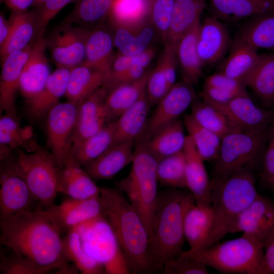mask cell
Returning <instances> with one entry per match:
<instances>
[{
  "label": "cell",
  "mask_w": 274,
  "mask_h": 274,
  "mask_svg": "<svg viewBox=\"0 0 274 274\" xmlns=\"http://www.w3.org/2000/svg\"><path fill=\"white\" fill-rule=\"evenodd\" d=\"M116 0H78L65 20L89 29L103 25Z\"/></svg>",
  "instance_id": "39"
},
{
  "label": "cell",
  "mask_w": 274,
  "mask_h": 274,
  "mask_svg": "<svg viewBox=\"0 0 274 274\" xmlns=\"http://www.w3.org/2000/svg\"><path fill=\"white\" fill-rule=\"evenodd\" d=\"M10 31V24L1 12L0 14V46L7 40Z\"/></svg>",
  "instance_id": "58"
},
{
  "label": "cell",
  "mask_w": 274,
  "mask_h": 274,
  "mask_svg": "<svg viewBox=\"0 0 274 274\" xmlns=\"http://www.w3.org/2000/svg\"><path fill=\"white\" fill-rule=\"evenodd\" d=\"M214 223V213L211 205L195 204L187 212L184 222L185 240L190 252L205 249Z\"/></svg>",
  "instance_id": "26"
},
{
  "label": "cell",
  "mask_w": 274,
  "mask_h": 274,
  "mask_svg": "<svg viewBox=\"0 0 274 274\" xmlns=\"http://www.w3.org/2000/svg\"><path fill=\"white\" fill-rule=\"evenodd\" d=\"M183 121L179 119L145 141L151 152L158 161L183 150L186 136Z\"/></svg>",
  "instance_id": "40"
},
{
  "label": "cell",
  "mask_w": 274,
  "mask_h": 274,
  "mask_svg": "<svg viewBox=\"0 0 274 274\" xmlns=\"http://www.w3.org/2000/svg\"><path fill=\"white\" fill-rule=\"evenodd\" d=\"M208 1L212 15L220 20H235L274 10V2L268 0Z\"/></svg>",
  "instance_id": "32"
},
{
  "label": "cell",
  "mask_w": 274,
  "mask_h": 274,
  "mask_svg": "<svg viewBox=\"0 0 274 274\" xmlns=\"http://www.w3.org/2000/svg\"><path fill=\"white\" fill-rule=\"evenodd\" d=\"M206 101L222 111L242 131L266 129L272 118L271 112L258 107L248 95L238 96L224 104Z\"/></svg>",
  "instance_id": "16"
},
{
  "label": "cell",
  "mask_w": 274,
  "mask_h": 274,
  "mask_svg": "<svg viewBox=\"0 0 274 274\" xmlns=\"http://www.w3.org/2000/svg\"><path fill=\"white\" fill-rule=\"evenodd\" d=\"M10 31L5 43L0 46L3 61L12 53L25 48L37 39L38 21L35 9L25 11H11L9 18Z\"/></svg>",
  "instance_id": "21"
},
{
  "label": "cell",
  "mask_w": 274,
  "mask_h": 274,
  "mask_svg": "<svg viewBox=\"0 0 274 274\" xmlns=\"http://www.w3.org/2000/svg\"><path fill=\"white\" fill-rule=\"evenodd\" d=\"M152 70L148 69L140 79L119 85L109 92L106 105L111 121L116 120L141 97L146 91Z\"/></svg>",
  "instance_id": "36"
},
{
  "label": "cell",
  "mask_w": 274,
  "mask_h": 274,
  "mask_svg": "<svg viewBox=\"0 0 274 274\" xmlns=\"http://www.w3.org/2000/svg\"><path fill=\"white\" fill-rule=\"evenodd\" d=\"M91 30L65 20L46 38L47 48L58 67L71 69L84 62Z\"/></svg>",
  "instance_id": "10"
},
{
  "label": "cell",
  "mask_w": 274,
  "mask_h": 274,
  "mask_svg": "<svg viewBox=\"0 0 274 274\" xmlns=\"http://www.w3.org/2000/svg\"><path fill=\"white\" fill-rule=\"evenodd\" d=\"M1 162V169L16 174L25 181L43 210L55 204L61 169L51 152L42 147L32 152L17 149L14 158L10 156Z\"/></svg>",
  "instance_id": "6"
},
{
  "label": "cell",
  "mask_w": 274,
  "mask_h": 274,
  "mask_svg": "<svg viewBox=\"0 0 274 274\" xmlns=\"http://www.w3.org/2000/svg\"><path fill=\"white\" fill-rule=\"evenodd\" d=\"M47 0H35L31 7L38 8L42 5Z\"/></svg>",
  "instance_id": "59"
},
{
  "label": "cell",
  "mask_w": 274,
  "mask_h": 274,
  "mask_svg": "<svg viewBox=\"0 0 274 274\" xmlns=\"http://www.w3.org/2000/svg\"><path fill=\"white\" fill-rule=\"evenodd\" d=\"M243 232L263 243L274 232V202L258 195L239 215L230 233Z\"/></svg>",
  "instance_id": "12"
},
{
  "label": "cell",
  "mask_w": 274,
  "mask_h": 274,
  "mask_svg": "<svg viewBox=\"0 0 274 274\" xmlns=\"http://www.w3.org/2000/svg\"><path fill=\"white\" fill-rule=\"evenodd\" d=\"M245 85L266 107L274 105V52L260 54L257 66Z\"/></svg>",
  "instance_id": "37"
},
{
  "label": "cell",
  "mask_w": 274,
  "mask_h": 274,
  "mask_svg": "<svg viewBox=\"0 0 274 274\" xmlns=\"http://www.w3.org/2000/svg\"><path fill=\"white\" fill-rule=\"evenodd\" d=\"M157 173L158 182L161 186L188 190L183 150L158 161Z\"/></svg>",
  "instance_id": "45"
},
{
  "label": "cell",
  "mask_w": 274,
  "mask_h": 274,
  "mask_svg": "<svg viewBox=\"0 0 274 274\" xmlns=\"http://www.w3.org/2000/svg\"><path fill=\"white\" fill-rule=\"evenodd\" d=\"M63 253L82 273L96 274L105 271L104 264L89 255L85 250L81 235L76 228L68 231L63 238Z\"/></svg>",
  "instance_id": "42"
},
{
  "label": "cell",
  "mask_w": 274,
  "mask_h": 274,
  "mask_svg": "<svg viewBox=\"0 0 274 274\" xmlns=\"http://www.w3.org/2000/svg\"><path fill=\"white\" fill-rule=\"evenodd\" d=\"M261 274H274V232L264 243Z\"/></svg>",
  "instance_id": "56"
},
{
  "label": "cell",
  "mask_w": 274,
  "mask_h": 274,
  "mask_svg": "<svg viewBox=\"0 0 274 274\" xmlns=\"http://www.w3.org/2000/svg\"><path fill=\"white\" fill-rule=\"evenodd\" d=\"M1 220L18 213L32 211L37 199L25 181L18 175L1 169Z\"/></svg>",
  "instance_id": "18"
},
{
  "label": "cell",
  "mask_w": 274,
  "mask_h": 274,
  "mask_svg": "<svg viewBox=\"0 0 274 274\" xmlns=\"http://www.w3.org/2000/svg\"><path fill=\"white\" fill-rule=\"evenodd\" d=\"M188 190L193 195L196 204L211 205L210 184L204 160L190 137L186 136L183 149Z\"/></svg>",
  "instance_id": "24"
},
{
  "label": "cell",
  "mask_w": 274,
  "mask_h": 274,
  "mask_svg": "<svg viewBox=\"0 0 274 274\" xmlns=\"http://www.w3.org/2000/svg\"><path fill=\"white\" fill-rule=\"evenodd\" d=\"M169 89L165 73L158 60L156 66L152 70L146 85V91L151 106L156 105Z\"/></svg>",
  "instance_id": "50"
},
{
  "label": "cell",
  "mask_w": 274,
  "mask_h": 274,
  "mask_svg": "<svg viewBox=\"0 0 274 274\" xmlns=\"http://www.w3.org/2000/svg\"><path fill=\"white\" fill-rule=\"evenodd\" d=\"M231 44L229 32L219 19L212 15L205 18L197 41L198 54L203 65L220 61Z\"/></svg>",
  "instance_id": "17"
},
{
  "label": "cell",
  "mask_w": 274,
  "mask_h": 274,
  "mask_svg": "<svg viewBox=\"0 0 274 274\" xmlns=\"http://www.w3.org/2000/svg\"><path fill=\"white\" fill-rule=\"evenodd\" d=\"M113 35L104 25L91 29L86 45L85 58L82 63L100 73L104 77L105 86L112 74L115 54Z\"/></svg>",
  "instance_id": "20"
},
{
  "label": "cell",
  "mask_w": 274,
  "mask_h": 274,
  "mask_svg": "<svg viewBox=\"0 0 274 274\" xmlns=\"http://www.w3.org/2000/svg\"><path fill=\"white\" fill-rule=\"evenodd\" d=\"M251 168L214 177L211 181L210 204L214 223L205 249L230 233L239 215L259 195Z\"/></svg>",
  "instance_id": "4"
},
{
  "label": "cell",
  "mask_w": 274,
  "mask_h": 274,
  "mask_svg": "<svg viewBox=\"0 0 274 274\" xmlns=\"http://www.w3.org/2000/svg\"><path fill=\"white\" fill-rule=\"evenodd\" d=\"M74 0H47L42 5L35 8L38 21L37 39L44 37L47 26L52 18L65 6Z\"/></svg>",
  "instance_id": "51"
},
{
  "label": "cell",
  "mask_w": 274,
  "mask_h": 274,
  "mask_svg": "<svg viewBox=\"0 0 274 274\" xmlns=\"http://www.w3.org/2000/svg\"><path fill=\"white\" fill-rule=\"evenodd\" d=\"M195 203L189 190L167 188L158 191L150 237V261L154 272L162 271L167 260L183 251L185 215Z\"/></svg>",
  "instance_id": "3"
},
{
  "label": "cell",
  "mask_w": 274,
  "mask_h": 274,
  "mask_svg": "<svg viewBox=\"0 0 274 274\" xmlns=\"http://www.w3.org/2000/svg\"><path fill=\"white\" fill-rule=\"evenodd\" d=\"M235 39L257 50H274V10L251 17L240 29Z\"/></svg>",
  "instance_id": "34"
},
{
  "label": "cell",
  "mask_w": 274,
  "mask_h": 274,
  "mask_svg": "<svg viewBox=\"0 0 274 274\" xmlns=\"http://www.w3.org/2000/svg\"><path fill=\"white\" fill-rule=\"evenodd\" d=\"M206 6V0H175L165 42L177 44L180 39L200 20Z\"/></svg>",
  "instance_id": "35"
},
{
  "label": "cell",
  "mask_w": 274,
  "mask_h": 274,
  "mask_svg": "<svg viewBox=\"0 0 274 274\" xmlns=\"http://www.w3.org/2000/svg\"><path fill=\"white\" fill-rule=\"evenodd\" d=\"M114 30V46L123 55L140 54L150 47L156 30L151 23L140 29L132 30L123 27L112 29Z\"/></svg>",
  "instance_id": "43"
},
{
  "label": "cell",
  "mask_w": 274,
  "mask_h": 274,
  "mask_svg": "<svg viewBox=\"0 0 274 274\" xmlns=\"http://www.w3.org/2000/svg\"><path fill=\"white\" fill-rule=\"evenodd\" d=\"M4 0H0L1 3H4Z\"/></svg>",
  "instance_id": "60"
},
{
  "label": "cell",
  "mask_w": 274,
  "mask_h": 274,
  "mask_svg": "<svg viewBox=\"0 0 274 274\" xmlns=\"http://www.w3.org/2000/svg\"><path fill=\"white\" fill-rule=\"evenodd\" d=\"M78 108L69 101L59 102L46 115L47 144L60 169L72 154Z\"/></svg>",
  "instance_id": "9"
},
{
  "label": "cell",
  "mask_w": 274,
  "mask_h": 274,
  "mask_svg": "<svg viewBox=\"0 0 274 274\" xmlns=\"http://www.w3.org/2000/svg\"><path fill=\"white\" fill-rule=\"evenodd\" d=\"M58 193L73 198L87 199L99 197V188L71 154L61 169Z\"/></svg>",
  "instance_id": "25"
},
{
  "label": "cell",
  "mask_w": 274,
  "mask_h": 274,
  "mask_svg": "<svg viewBox=\"0 0 274 274\" xmlns=\"http://www.w3.org/2000/svg\"><path fill=\"white\" fill-rule=\"evenodd\" d=\"M196 97L193 85L183 81L176 83L156 104L142 134L138 139L148 141L161 129L178 120Z\"/></svg>",
  "instance_id": "11"
},
{
  "label": "cell",
  "mask_w": 274,
  "mask_h": 274,
  "mask_svg": "<svg viewBox=\"0 0 274 274\" xmlns=\"http://www.w3.org/2000/svg\"><path fill=\"white\" fill-rule=\"evenodd\" d=\"M185 129L204 161L215 160L219 153L222 138L199 124L189 114L184 116Z\"/></svg>",
  "instance_id": "44"
},
{
  "label": "cell",
  "mask_w": 274,
  "mask_h": 274,
  "mask_svg": "<svg viewBox=\"0 0 274 274\" xmlns=\"http://www.w3.org/2000/svg\"><path fill=\"white\" fill-rule=\"evenodd\" d=\"M155 54V49L151 46L144 52L135 55H123L118 52L114 56L111 76L133 66H139L147 68Z\"/></svg>",
  "instance_id": "49"
},
{
  "label": "cell",
  "mask_w": 274,
  "mask_h": 274,
  "mask_svg": "<svg viewBox=\"0 0 274 274\" xmlns=\"http://www.w3.org/2000/svg\"><path fill=\"white\" fill-rule=\"evenodd\" d=\"M175 0H149V20L164 43L167 39Z\"/></svg>",
  "instance_id": "47"
},
{
  "label": "cell",
  "mask_w": 274,
  "mask_h": 274,
  "mask_svg": "<svg viewBox=\"0 0 274 274\" xmlns=\"http://www.w3.org/2000/svg\"><path fill=\"white\" fill-rule=\"evenodd\" d=\"M133 142L112 145L97 158L84 166V170L94 180H109L131 163L134 152Z\"/></svg>",
  "instance_id": "22"
},
{
  "label": "cell",
  "mask_w": 274,
  "mask_h": 274,
  "mask_svg": "<svg viewBox=\"0 0 274 274\" xmlns=\"http://www.w3.org/2000/svg\"><path fill=\"white\" fill-rule=\"evenodd\" d=\"M70 70L57 67L51 74L40 93L28 104V112L31 118L38 119L46 116L65 95Z\"/></svg>",
  "instance_id": "28"
},
{
  "label": "cell",
  "mask_w": 274,
  "mask_h": 274,
  "mask_svg": "<svg viewBox=\"0 0 274 274\" xmlns=\"http://www.w3.org/2000/svg\"><path fill=\"white\" fill-rule=\"evenodd\" d=\"M230 52L220 67L219 72L245 84V82L257 66L260 58L257 50L234 39Z\"/></svg>",
  "instance_id": "31"
},
{
  "label": "cell",
  "mask_w": 274,
  "mask_h": 274,
  "mask_svg": "<svg viewBox=\"0 0 274 274\" xmlns=\"http://www.w3.org/2000/svg\"><path fill=\"white\" fill-rule=\"evenodd\" d=\"M99 188L103 215L108 219L127 268L135 274L154 273L150 236L141 216L116 187Z\"/></svg>",
  "instance_id": "2"
},
{
  "label": "cell",
  "mask_w": 274,
  "mask_h": 274,
  "mask_svg": "<svg viewBox=\"0 0 274 274\" xmlns=\"http://www.w3.org/2000/svg\"><path fill=\"white\" fill-rule=\"evenodd\" d=\"M200 24L199 20L180 39L176 46L182 81L192 85L197 83L202 74L203 64L199 58L197 49Z\"/></svg>",
  "instance_id": "29"
},
{
  "label": "cell",
  "mask_w": 274,
  "mask_h": 274,
  "mask_svg": "<svg viewBox=\"0 0 274 274\" xmlns=\"http://www.w3.org/2000/svg\"><path fill=\"white\" fill-rule=\"evenodd\" d=\"M107 21L112 29H140L150 23L149 0H116Z\"/></svg>",
  "instance_id": "30"
},
{
  "label": "cell",
  "mask_w": 274,
  "mask_h": 274,
  "mask_svg": "<svg viewBox=\"0 0 274 274\" xmlns=\"http://www.w3.org/2000/svg\"><path fill=\"white\" fill-rule=\"evenodd\" d=\"M35 0H4L6 6L13 11H25L32 7Z\"/></svg>",
  "instance_id": "57"
},
{
  "label": "cell",
  "mask_w": 274,
  "mask_h": 274,
  "mask_svg": "<svg viewBox=\"0 0 274 274\" xmlns=\"http://www.w3.org/2000/svg\"><path fill=\"white\" fill-rule=\"evenodd\" d=\"M190 115L199 124L221 138L233 132L242 131L222 111L203 99L194 100Z\"/></svg>",
  "instance_id": "41"
},
{
  "label": "cell",
  "mask_w": 274,
  "mask_h": 274,
  "mask_svg": "<svg viewBox=\"0 0 274 274\" xmlns=\"http://www.w3.org/2000/svg\"><path fill=\"white\" fill-rule=\"evenodd\" d=\"M151 106L145 91L135 104L115 120L116 128L113 145L135 142L145 129Z\"/></svg>",
  "instance_id": "27"
},
{
  "label": "cell",
  "mask_w": 274,
  "mask_h": 274,
  "mask_svg": "<svg viewBox=\"0 0 274 274\" xmlns=\"http://www.w3.org/2000/svg\"><path fill=\"white\" fill-rule=\"evenodd\" d=\"M115 120L108 122L100 130L72 146V154L81 166L87 165L108 149L114 141Z\"/></svg>",
  "instance_id": "38"
},
{
  "label": "cell",
  "mask_w": 274,
  "mask_h": 274,
  "mask_svg": "<svg viewBox=\"0 0 274 274\" xmlns=\"http://www.w3.org/2000/svg\"><path fill=\"white\" fill-rule=\"evenodd\" d=\"M1 161L10 156L13 149L32 152L41 146L34 139L31 126L21 127L17 115L5 113L0 118Z\"/></svg>",
  "instance_id": "23"
},
{
  "label": "cell",
  "mask_w": 274,
  "mask_h": 274,
  "mask_svg": "<svg viewBox=\"0 0 274 274\" xmlns=\"http://www.w3.org/2000/svg\"><path fill=\"white\" fill-rule=\"evenodd\" d=\"M207 267L195 255L183 251L167 260L162 271L166 274H208Z\"/></svg>",
  "instance_id": "48"
},
{
  "label": "cell",
  "mask_w": 274,
  "mask_h": 274,
  "mask_svg": "<svg viewBox=\"0 0 274 274\" xmlns=\"http://www.w3.org/2000/svg\"><path fill=\"white\" fill-rule=\"evenodd\" d=\"M269 136L268 128L255 132H233L224 136L215 160L214 177L252 168L263 156Z\"/></svg>",
  "instance_id": "8"
},
{
  "label": "cell",
  "mask_w": 274,
  "mask_h": 274,
  "mask_svg": "<svg viewBox=\"0 0 274 274\" xmlns=\"http://www.w3.org/2000/svg\"><path fill=\"white\" fill-rule=\"evenodd\" d=\"M158 160L145 140L134 144V157L128 176L116 183L141 216L150 237L153 213L157 197Z\"/></svg>",
  "instance_id": "5"
},
{
  "label": "cell",
  "mask_w": 274,
  "mask_h": 274,
  "mask_svg": "<svg viewBox=\"0 0 274 274\" xmlns=\"http://www.w3.org/2000/svg\"><path fill=\"white\" fill-rule=\"evenodd\" d=\"M61 232L43 210L21 212L1 220V244L44 266H56L60 273H77L63 253Z\"/></svg>",
  "instance_id": "1"
},
{
  "label": "cell",
  "mask_w": 274,
  "mask_h": 274,
  "mask_svg": "<svg viewBox=\"0 0 274 274\" xmlns=\"http://www.w3.org/2000/svg\"><path fill=\"white\" fill-rule=\"evenodd\" d=\"M164 45V48L158 60L161 64L168 86L170 89L176 83V71L178 63L176 53L177 44L165 42Z\"/></svg>",
  "instance_id": "53"
},
{
  "label": "cell",
  "mask_w": 274,
  "mask_h": 274,
  "mask_svg": "<svg viewBox=\"0 0 274 274\" xmlns=\"http://www.w3.org/2000/svg\"><path fill=\"white\" fill-rule=\"evenodd\" d=\"M264 250L263 243L243 233L239 237L218 242L204 250L190 253L207 266L221 273L261 274Z\"/></svg>",
  "instance_id": "7"
},
{
  "label": "cell",
  "mask_w": 274,
  "mask_h": 274,
  "mask_svg": "<svg viewBox=\"0 0 274 274\" xmlns=\"http://www.w3.org/2000/svg\"><path fill=\"white\" fill-rule=\"evenodd\" d=\"M108 93L101 86L78 106L73 145L93 135L111 121L106 105Z\"/></svg>",
  "instance_id": "14"
},
{
  "label": "cell",
  "mask_w": 274,
  "mask_h": 274,
  "mask_svg": "<svg viewBox=\"0 0 274 274\" xmlns=\"http://www.w3.org/2000/svg\"><path fill=\"white\" fill-rule=\"evenodd\" d=\"M43 211L61 232L103 215L99 197L87 199L69 197Z\"/></svg>",
  "instance_id": "13"
},
{
  "label": "cell",
  "mask_w": 274,
  "mask_h": 274,
  "mask_svg": "<svg viewBox=\"0 0 274 274\" xmlns=\"http://www.w3.org/2000/svg\"><path fill=\"white\" fill-rule=\"evenodd\" d=\"M232 92L239 95H248L246 85L242 82L232 79L219 72L214 73L205 80L204 86Z\"/></svg>",
  "instance_id": "52"
},
{
  "label": "cell",
  "mask_w": 274,
  "mask_h": 274,
  "mask_svg": "<svg viewBox=\"0 0 274 274\" xmlns=\"http://www.w3.org/2000/svg\"><path fill=\"white\" fill-rule=\"evenodd\" d=\"M33 42L22 50L11 53L2 61L0 109L5 113L17 115L15 100L17 91L19 90L20 76Z\"/></svg>",
  "instance_id": "19"
},
{
  "label": "cell",
  "mask_w": 274,
  "mask_h": 274,
  "mask_svg": "<svg viewBox=\"0 0 274 274\" xmlns=\"http://www.w3.org/2000/svg\"><path fill=\"white\" fill-rule=\"evenodd\" d=\"M9 252L1 251V274H47L53 271L61 273L56 266H44L25 258L7 248Z\"/></svg>",
  "instance_id": "46"
},
{
  "label": "cell",
  "mask_w": 274,
  "mask_h": 274,
  "mask_svg": "<svg viewBox=\"0 0 274 274\" xmlns=\"http://www.w3.org/2000/svg\"><path fill=\"white\" fill-rule=\"evenodd\" d=\"M46 49V38L36 40L22 70L19 90L27 104L40 93L51 74Z\"/></svg>",
  "instance_id": "15"
},
{
  "label": "cell",
  "mask_w": 274,
  "mask_h": 274,
  "mask_svg": "<svg viewBox=\"0 0 274 274\" xmlns=\"http://www.w3.org/2000/svg\"><path fill=\"white\" fill-rule=\"evenodd\" d=\"M268 1H273L274 2V0H268Z\"/></svg>",
  "instance_id": "61"
},
{
  "label": "cell",
  "mask_w": 274,
  "mask_h": 274,
  "mask_svg": "<svg viewBox=\"0 0 274 274\" xmlns=\"http://www.w3.org/2000/svg\"><path fill=\"white\" fill-rule=\"evenodd\" d=\"M148 69L142 66H133L119 73L112 75L104 86L109 92L116 86L128 82H133L141 78Z\"/></svg>",
  "instance_id": "55"
},
{
  "label": "cell",
  "mask_w": 274,
  "mask_h": 274,
  "mask_svg": "<svg viewBox=\"0 0 274 274\" xmlns=\"http://www.w3.org/2000/svg\"><path fill=\"white\" fill-rule=\"evenodd\" d=\"M104 84L100 73L82 64L70 70L64 96L79 106Z\"/></svg>",
  "instance_id": "33"
},
{
  "label": "cell",
  "mask_w": 274,
  "mask_h": 274,
  "mask_svg": "<svg viewBox=\"0 0 274 274\" xmlns=\"http://www.w3.org/2000/svg\"><path fill=\"white\" fill-rule=\"evenodd\" d=\"M261 180L274 190V127L263 154Z\"/></svg>",
  "instance_id": "54"
}]
</instances>
